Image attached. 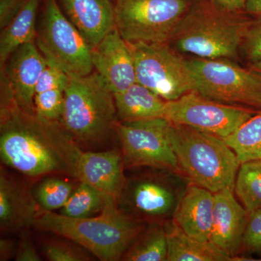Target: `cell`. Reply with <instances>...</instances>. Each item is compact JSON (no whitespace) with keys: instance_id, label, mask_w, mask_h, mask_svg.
I'll return each mask as SVG.
<instances>
[{"instance_id":"cell-12","label":"cell","mask_w":261,"mask_h":261,"mask_svg":"<svg viewBox=\"0 0 261 261\" xmlns=\"http://www.w3.org/2000/svg\"><path fill=\"white\" fill-rule=\"evenodd\" d=\"M181 196L169 180L148 175L126 180L118 201L122 211L141 221H160L173 216Z\"/></svg>"},{"instance_id":"cell-16","label":"cell","mask_w":261,"mask_h":261,"mask_svg":"<svg viewBox=\"0 0 261 261\" xmlns=\"http://www.w3.org/2000/svg\"><path fill=\"white\" fill-rule=\"evenodd\" d=\"M247 219L248 212L236 200L233 190L227 189L214 193L210 241L231 260L241 250Z\"/></svg>"},{"instance_id":"cell-14","label":"cell","mask_w":261,"mask_h":261,"mask_svg":"<svg viewBox=\"0 0 261 261\" xmlns=\"http://www.w3.org/2000/svg\"><path fill=\"white\" fill-rule=\"evenodd\" d=\"M92 62L113 94L123 92L137 82L129 45L116 27L92 48Z\"/></svg>"},{"instance_id":"cell-34","label":"cell","mask_w":261,"mask_h":261,"mask_svg":"<svg viewBox=\"0 0 261 261\" xmlns=\"http://www.w3.org/2000/svg\"><path fill=\"white\" fill-rule=\"evenodd\" d=\"M15 260L16 261H40L42 259L31 240L27 236H23L19 241Z\"/></svg>"},{"instance_id":"cell-28","label":"cell","mask_w":261,"mask_h":261,"mask_svg":"<svg viewBox=\"0 0 261 261\" xmlns=\"http://www.w3.org/2000/svg\"><path fill=\"white\" fill-rule=\"evenodd\" d=\"M36 115L48 121L61 122L64 110V89H56L36 94Z\"/></svg>"},{"instance_id":"cell-13","label":"cell","mask_w":261,"mask_h":261,"mask_svg":"<svg viewBox=\"0 0 261 261\" xmlns=\"http://www.w3.org/2000/svg\"><path fill=\"white\" fill-rule=\"evenodd\" d=\"M47 64L35 42L18 47L3 65L1 99L13 100L22 111L36 114V87Z\"/></svg>"},{"instance_id":"cell-10","label":"cell","mask_w":261,"mask_h":261,"mask_svg":"<svg viewBox=\"0 0 261 261\" xmlns=\"http://www.w3.org/2000/svg\"><path fill=\"white\" fill-rule=\"evenodd\" d=\"M171 122L166 118L117 121L114 130L121 145L125 168L142 166L177 171V158L169 137Z\"/></svg>"},{"instance_id":"cell-27","label":"cell","mask_w":261,"mask_h":261,"mask_svg":"<svg viewBox=\"0 0 261 261\" xmlns=\"http://www.w3.org/2000/svg\"><path fill=\"white\" fill-rule=\"evenodd\" d=\"M76 186L63 178L49 176L38 185L34 195L42 209L54 211L65 205Z\"/></svg>"},{"instance_id":"cell-32","label":"cell","mask_w":261,"mask_h":261,"mask_svg":"<svg viewBox=\"0 0 261 261\" xmlns=\"http://www.w3.org/2000/svg\"><path fill=\"white\" fill-rule=\"evenodd\" d=\"M68 75L56 65L47 62L36 87V94L56 89H65Z\"/></svg>"},{"instance_id":"cell-24","label":"cell","mask_w":261,"mask_h":261,"mask_svg":"<svg viewBox=\"0 0 261 261\" xmlns=\"http://www.w3.org/2000/svg\"><path fill=\"white\" fill-rule=\"evenodd\" d=\"M167 231L153 226L142 231L125 252L121 260L126 261H167Z\"/></svg>"},{"instance_id":"cell-15","label":"cell","mask_w":261,"mask_h":261,"mask_svg":"<svg viewBox=\"0 0 261 261\" xmlns=\"http://www.w3.org/2000/svg\"><path fill=\"white\" fill-rule=\"evenodd\" d=\"M121 152L117 149L103 152L82 151L75 170V179L85 182L98 190L106 201L118 198L126 179Z\"/></svg>"},{"instance_id":"cell-5","label":"cell","mask_w":261,"mask_h":261,"mask_svg":"<svg viewBox=\"0 0 261 261\" xmlns=\"http://www.w3.org/2000/svg\"><path fill=\"white\" fill-rule=\"evenodd\" d=\"M114 94L97 72L68 76L61 124L75 142H102L117 123Z\"/></svg>"},{"instance_id":"cell-4","label":"cell","mask_w":261,"mask_h":261,"mask_svg":"<svg viewBox=\"0 0 261 261\" xmlns=\"http://www.w3.org/2000/svg\"><path fill=\"white\" fill-rule=\"evenodd\" d=\"M226 11L208 0H193L173 41L180 51L205 59L238 57L248 17Z\"/></svg>"},{"instance_id":"cell-21","label":"cell","mask_w":261,"mask_h":261,"mask_svg":"<svg viewBox=\"0 0 261 261\" xmlns=\"http://www.w3.org/2000/svg\"><path fill=\"white\" fill-rule=\"evenodd\" d=\"M40 0H28L0 34V63L3 66L13 51L27 43L34 42L37 37L36 28L37 10Z\"/></svg>"},{"instance_id":"cell-11","label":"cell","mask_w":261,"mask_h":261,"mask_svg":"<svg viewBox=\"0 0 261 261\" xmlns=\"http://www.w3.org/2000/svg\"><path fill=\"white\" fill-rule=\"evenodd\" d=\"M255 113L249 108L217 102L192 92L176 100L167 101L165 118L175 124L224 139Z\"/></svg>"},{"instance_id":"cell-29","label":"cell","mask_w":261,"mask_h":261,"mask_svg":"<svg viewBox=\"0 0 261 261\" xmlns=\"http://www.w3.org/2000/svg\"><path fill=\"white\" fill-rule=\"evenodd\" d=\"M44 252L50 261H88L92 260L88 250L78 244L66 240H49L44 244Z\"/></svg>"},{"instance_id":"cell-33","label":"cell","mask_w":261,"mask_h":261,"mask_svg":"<svg viewBox=\"0 0 261 261\" xmlns=\"http://www.w3.org/2000/svg\"><path fill=\"white\" fill-rule=\"evenodd\" d=\"M28 0H0V29L15 18Z\"/></svg>"},{"instance_id":"cell-7","label":"cell","mask_w":261,"mask_h":261,"mask_svg":"<svg viewBox=\"0 0 261 261\" xmlns=\"http://www.w3.org/2000/svg\"><path fill=\"white\" fill-rule=\"evenodd\" d=\"M36 44L47 61L68 76H84L93 71L92 48L56 0H47Z\"/></svg>"},{"instance_id":"cell-31","label":"cell","mask_w":261,"mask_h":261,"mask_svg":"<svg viewBox=\"0 0 261 261\" xmlns=\"http://www.w3.org/2000/svg\"><path fill=\"white\" fill-rule=\"evenodd\" d=\"M242 248L247 253L261 255V210L248 213Z\"/></svg>"},{"instance_id":"cell-30","label":"cell","mask_w":261,"mask_h":261,"mask_svg":"<svg viewBox=\"0 0 261 261\" xmlns=\"http://www.w3.org/2000/svg\"><path fill=\"white\" fill-rule=\"evenodd\" d=\"M253 16L247 22L240 48L251 64L261 61V15Z\"/></svg>"},{"instance_id":"cell-22","label":"cell","mask_w":261,"mask_h":261,"mask_svg":"<svg viewBox=\"0 0 261 261\" xmlns=\"http://www.w3.org/2000/svg\"><path fill=\"white\" fill-rule=\"evenodd\" d=\"M167 261H228L231 257L211 241L189 236L173 224L167 231Z\"/></svg>"},{"instance_id":"cell-36","label":"cell","mask_w":261,"mask_h":261,"mask_svg":"<svg viewBox=\"0 0 261 261\" xmlns=\"http://www.w3.org/2000/svg\"><path fill=\"white\" fill-rule=\"evenodd\" d=\"M18 243L11 239H1L0 240V260L6 261L15 257Z\"/></svg>"},{"instance_id":"cell-35","label":"cell","mask_w":261,"mask_h":261,"mask_svg":"<svg viewBox=\"0 0 261 261\" xmlns=\"http://www.w3.org/2000/svg\"><path fill=\"white\" fill-rule=\"evenodd\" d=\"M212 4L218 8L233 12V13H241L245 11L247 0H208Z\"/></svg>"},{"instance_id":"cell-6","label":"cell","mask_w":261,"mask_h":261,"mask_svg":"<svg viewBox=\"0 0 261 261\" xmlns=\"http://www.w3.org/2000/svg\"><path fill=\"white\" fill-rule=\"evenodd\" d=\"M193 0H116L115 27L128 43L173 40Z\"/></svg>"},{"instance_id":"cell-26","label":"cell","mask_w":261,"mask_h":261,"mask_svg":"<svg viewBox=\"0 0 261 261\" xmlns=\"http://www.w3.org/2000/svg\"><path fill=\"white\" fill-rule=\"evenodd\" d=\"M106 202L104 196L93 187L85 182L79 181L60 214L75 219L90 217L95 213L102 211Z\"/></svg>"},{"instance_id":"cell-3","label":"cell","mask_w":261,"mask_h":261,"mask_svg":"<svg viewBox=\"0 0 261 261\" xmlns=\"http://www.w3.org/2000/svg\"><path fill=\"white\" fill-rule=\"evenodd\" d=\"M169 137L179 167L193 184L213 193L234 190L240 164L222 139L171 122Z\"/></svg>"},{"instance_id":"cell-23","label":"cell","mask_w":261,"mask_h":261,"mask_svg":"<svg viewBox=\"0 0 261 261\" xmlns=\"http://www.w3.org/2000/svg\"><path fill=\"white\" fill-rule=\"evenodd\" d=\"M222 140L232 149L240 165L261 160V112L255 113Z\"/></svg>"},{"instance_id":"cell-2","label":"cell","mask_w":261,"mask_h":261,"mask_svg":"<svg viewBox=\"0 0 261 261\" xmlns=\"http://www.w3.org/2000/svg\"><path fill=\"white\" fill-rule=\"evenodd\" d=\"M34 226L74 242L102 261L121 260L145 229L142 221L122 211L115 201L106 202L96 217L75 219L42 209Z\"/></svg>"},{"instance_id":"cell-37","label":"cell","mask_w":261,"mask_h":261,"mask_svg":"<svg viewBox=\"0 0 261 261\" xmlns=\"http://www.w3.org/2000/svg\"><path fill=\"white\" fill-rule=\"evenodd\" d=\"M245 12L252 15H261V0H247Z\"/></svg>"},{"instance_id":"cell-17","label":"cell","mask_w":261,"mask_h":261,"mask_svg":"<svg viewBox=\"0 0 261 261\" xmlns=\"http://www.w3.org/2000/svg\"><path fill=\"white\" fill-rule=\"evenodd\" d=\"M42 207L23 182L1 167L0 171V228L16 232L34 226Z\"/></svg>"},{"instance_id":"cell-8","label":"cell","mask_w":261,"mask_h":261,"mask_svg":"<svg viewBox=\"0 0 261 261\" xmlns=\"http://www.w3.org/2000/svg\"><path fill=\"white\" fill-rule=\"evenodd\" d=\"M128 44L138 83L166 101L176 100L185 94L196 92L195 80L187 61L167 43Z\"/></svg>"},{"instance_id":"cell-18","label":"cell","mask_w":261,"mask_h":261,"mask_svg":"<svg viewBox=\"0 0 261 261\" xmlns=\"http://www.w3.org/2000/svg\"><path fill=\"white\" fill-rule=\"evenodd\" d=\"M214 193L192 184L184 191L173 214V224L192 238L210 241Z\"/></svg>"},{"instance_id":"cell-20","label":"cell","mask_w":261,"mask_h":261,"mask_svg":"<svg viewBox=\"0 0 261 261\" xmlns=\"http://www.w3.org/2000/svg\"><path fill=\"white\" fill-rule=\"evenodd\" d=\"M114 94L120 121H136L165 118L167 101L138 82Z\"/></svg>"},{"instance_id":"cell-1","label":"cell","mask_w":261,"mask_h":261,"mask_svg":"<svg viewBox=\"0 0 261 261\" xmlns=\"http://www.w3.org/2000/svg\"><path fill=\"white\" fill-rule=\"evenodd\" d=\"M82 149L61 122L41 119L13 100H1L0 157L29 178L67 175L75 178Z\"/></svg>"},{"instance_id":"cell-19","label":"cell","mask_w":261,"mask_h":261,"mask_svg":"<svg viewBox=\"0 0 261 261\" xmlns=\"http://www.w3.org/2000/svg\"><path fill=\"white\" fill-rule=\"evenodd\" d=\"M66 15L91 48L115 28L111 0H62Z\"/></svg>"},{"instance_id":"cell-9","label":"cell","mask_w":261,"mask_h":261,"mask_svg":"<svg viewBox=\"0 0 261 261\" xmlns=\"http://www.w3.org/2000/svg\"><path fill=\"white\" fill-rule=\"evenodd\" d=\"M228 60L187 61L195 80L196 92L225 104L261 108V74Z\"/></svg>"},{"instance_id":"cell-38","label":"cell","mask_w":261,"mask_h":261,"mask_svg":"<svg viewBox=\"0 0 261 261\" xmlns=\"http://www.w3.org/2000/svg\"><path fill=\"white\" fill-rule=\"evenodd\" d=\"M252 70H255L257 73L261 74V61L257 62V63H252L250 67Z\"/></svg>"},{"instance_id":"cell-25","label":"cell","mask_w":261,"mask_h":261,"mask_svg":"<svg viewBox=\"0 0 261 261\" xmlns=\"http://www.w3.org/2000/svg\"><path fill=\"white\" fill-rule=\"evenodd\" d=\"M234 191L247 212L261 210V160L240 165Z\"/></svg>"}]
</instances>
